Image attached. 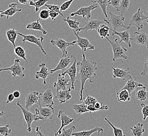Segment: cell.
<instances>
[{"instance_id": "1", "label": "cell", "mask_w": 148, "mask_h": 136, "mask_svg": "<svg viewBox=\"0 0 148 136\" xmlns=\"http://www.w3.org/2000/svg\"><path fill=\"white\" fill-rule=\"evenodd\" d=\"M83 59L77 63V78L81 83L80 90V101H83V91L85 88V84L87 80H89L91 83H94L95 78L97 76L96 72L98 70L97 63L96 62L89 61L86 59L85 54L83 52Z\"/></svg>"}, {"instance_id": "2", "label": "cell", "mask_w": 148, "mask_h": 136, "mask_svg": "<svg viewBox=\"0 0 148 136\" xmlns=\"http://www.w3.org/2000/svg\"><path fill=\"white\" fill-rule=\"evenodd\" d=\"M110 15V18L108 20H106L103 18L104 22L111 26L113 30L115 31H118L121 29H125V30H129L130 29V27L129 25H126L125 24V17L123 14L119 15L114 14L112 12H107V14Z\"/></svg>"}, {"instance_id": "3", "label": "cell", "mask_w": 148, "mask_h": 136, "mask_svg": "<svg viewBox=\"0 0 148 136\" xmlns=\"http://www.w3.org/2000/svg\"><path fill=\"white\" fill-rule=\"evenodd\" d=\"M106 39L108 41L111 45V47L112 49L113 52V59L112 61H115L118 59H123L125 60H128L130 59V57L126 55V52L128 50L125 48L123 46L120 45V43L118 42V39L114 40V41H111L109 39L108 37L106 38Z\"/></svg>"}, {"instance_id": "4", "label": "cell", "mask_w": 148, "mask_h": 136, "mask_svg": "<svg viewBox=\"0 0 148 136\" xmlns=\"http://www.w3.org/2000/svg\"><path fill=\"white\" fill-rule=\"evenodd\" d=\"M148 19V16L144 14L143 10L139 8L135 13L131 15L130 17V23L129 26H134L137 27L138 31L143 28V23Z\"/></svg>"}, {"instance_id": "5", "label": "cell", "mask_w": 148, "mask_h": 136, "mask_svg": "<svg viewBox=\"0 0 148 136\" xmlns=\"http://www.w3.org/2000/svg\"><path fill=\"white\" fill-rule=\"evenodd\" d=\"M54 95L50 88H47L46 91L40 93L38 104L42 107H49L54 108V102L53 101Z\"/></svg>"}, {"instance_id": "6", "label": "cell", "mask_w": 148, "mask_h": 136, "mask_svg": "<svg viewBox=\"0 0 148 136\" xmlns=\"http://www.w3.org/2000/svg\"><path fill=\"white\" fill-rule=\"evenodd\" d=\"M35 111L37 117V121L42 120L43 122H45L48 119L51 120L53 118L54 108L39 106L38 107L35 109Z\"/></svg>"}, {"instance_id": "7", "label": "cell", "mask_w": 148, "mask_h": 136, "mask_svg": "<svg viewBox=\"0 0 148 136\" xmlns=\"http://www.w3.org/2000/svg\"><path fill=\"white\" fill-rule=\"evenodd\" d=\"M20 59L16 57L14 60V63L13 65L10 67L6 68L0 69V72L3 71L10 70L12 72V75L14 77H20L21 78H23L25 76V74L24 73V71L25 70V68L21 66L20 65Z\"/></svg>"}, {"instance_id": "8", "label": "cell", "mask_w": 148, "mask_h": 136, "mask_svg": "<svg viewBox=\"0 0 148 136\" xmlns=\"http://www.w3.org/2000/svg\"><path fill=\"white\" fill-rule=\"evenodd\" d=\"M17 34L23 37L22 42H23V44H24L26 41H28L29 43L34 44L40 49L41 51L43 54H46L45 50L44 49L43 45H42V43L44 40L43 37L40 36L38 38L36 36L33 35H24L18 31H17Z\"/></svg>"}, {"instance_id": "9", "label": "cell", "mask_w": 148, "mask_h": 136, "mask_svg": "<svg viewBox=\"0 0 148 136\" xmlns=\"http://www.w3.org/2000/svg\"><path fill=\"white\" fill-rule=\"evenodd\" d=\"M90 5L86 7H81L77 10V11L73 12L71 14V17H77L78 16H81L85 20L90 19L91 17V12L92 10L97 8L98 6L91 2Z\"/></svg>"}, {"instance_id": "10", "label": "cell", "mask_w": 148, "mask_h": 136, "mask_svg": "<svg viewBox=\"0 0 148 136\" xmlns=\"http://www.w3.org/2000/svg\"><path fill=\"white\" fill-rule=\"evenodd\" d=\"M16 104L21 108V111L23 113L24 118L25 119L26 122L27 124V131L29 132H31L32 124V122L34 121L38 122L36 114L32 113L28 109H26L23 106H22V105H21V104L20 103L19 101L17 102Z\"/></svg>"}, {"instance_id": "11", "label": "cell", "mask_w": 148, "mask_h": 136, "mask_svg": "<svg viewBox=\"0 0 148 136\" xmlns=\"http://www.w3.org/2000/svg\"><path fill=\"white\" fill-rule=\"evenodd\" d=\"M71 58L74 60V63L69 68L67 69V70L64 72L62 73V75H65L66 74H68L71 79V88L72 90L75 89V82L77 78V60L76 58L74 56H71Z\"/></svg>"}, {"instance_id": "12", "label": "cell", "mask_w": 148, "mask_h": 136, "mask_svg": "<svg viewBox=\"0 0 148 136\" xmlns=\"http://www.w3.org/2000/svg\"><path fill=\"white\" fill-rule=\"evenodd\" d=\"M51 43L53 45L56 46L57 48L62 51V58H64L67 57V55L68 54V52L66 50L67 48L69 47V46H74L75 44L77 43V40H74L72 42H67L62 38H57L56 40L51 39Z\"/></svg>"}, {"instance_id": "13", "label": "cell", "mask_w": 148, "mask_h": 136, "mask_svg": "<svg viewBox=\"0 0 148 136\" xmlns=\"http://www.w3.org/2000/svg\"><path fill=\"white\" fill-rule=\"evenodd\" d=\"M103 22L100 20V18L97 20L87 19L84 23V26L80 28V31H84L87 34L88 31L92 30H97L99 28L100 26L103 24Z\"/></svg>"}, {"instance_id": "14", "label": "cell", "mask_w": 148, "mask_h": 136, "mask_svg": "<svg viewBox=\"0 0 148 136\" xmlns=\"http://www.w3.org/2000/svg\"><path fill=\"white\" fill-rule=\"evenodd\" d=\"M62 75L61 74H58L57 82H55L53 86L56 91L65 90L67 86L71 85V81L69 77Z\"/></svg>"}, {"instance_id": "15", "label": "cell", "mask_w": 148, "mask_h": 136, "mask_svg": "<svg viewBox=\"0 0 148 136\" xmlns=\"http://www.w3.org/2000/svg\"><path fill=\"white\" fill-rule=\"evenodd\" d=\"M130 40L139 45L146 46L148 49V35L145 32L135 31L132 36L130 37Z\"/></svg>"}, {"instance_id": "16", "label": "cell", "mask_w": 148, "mask_h": 136, "mask_svg": "<svg viewBox=\"0 0 148 136\" xmlns=\"http://www.w3.org/2000/svg\"><path fill=\"white\" fill-rule=\"evenodd\" d=\"M58 118L60 119L61 126L58 131H55L54 136H56L58 134L60 133L61 131L66 126L69 125L71 123L74 121V119L69 116V115H67L65 112H64L63 110H60L59 111L58 114Z\"/></svg>"}, {"instance_id": "17", "label": "cell", "mask_w": 148, "mask_h": 136, "mask_svg": "<svg viewBox=\"0 0 148 136\" xmlns=\"http://www.w3.org/2000/svg\"><path fill=\"white\" fill-rule=\"evenodd\" d=\"M73 32H74V35L76 36V37H77V45L82 49V52H85L87 50V49L94 50L95 48V46L90 43L89 40L87 38L79 37V34H77L74 30H73Z\"/></svg>"}, {"instance_id": "18", "label": "cell", "mask_w": 148, "mask_h": 136, "mask_svg": "<svg viewBox=\"0 0 148 136\" xmlns=\"http://www.w3.org/2000/svg\"><path fill=\"white\" fill-rule=\"evenodd\" d=\"M40 93L36 91H33L27 94L25 97V106H24L26 109L29 110L33 105L38 104Z\"/></svg>"}, {"instance_id": "19", "label": "cell", "mask_w": 148, "mask_h": 136, "mask_svg": "<svg viewBox=\"0 0 148 136\" xmlns=\"http://www.w3.org/2000/svg\"><path fill=\"white\" fill-rule=\"evenodd\" d=\"M73 58L70 57H66L64 58H62L60 60V62L58 63L57 66L53 69H51L50 70L51 73L53 74L56 71L61 70L62 72L65 71L69 65L71 63Z\"/></svg>"}, {"instance_id": "20", "label": "cell", "mask_w": 148, "mask_h": 136, "mask_svg": "<svg viewBox=\"0 0 148 136\" xmlns=\"http://www.w3.org/2000/svg\"><path fill=\"white\" fill-rule=\"evenodd\" d=\"M113 72L112 77L114 78H119L123 80H128L132 78L130 75V72L129 71V68L126 70H123L120 68H115L111 67Z\"/></svg>"}, {"instance_id": "21", "label": "cell", "mask_w": 148, "mask_h": 136, "mask_svg": "<svg viewBox=\"0 0 148 136\" xmlns=\"http://www.w3.org/2000/svg\"><path fill=\"white\" fill-rule=\"evenodd\" d=\"M110 31H112V35L113 38H114L115 35L118 36L120 38V39H121L120 40V43L123 41L126 44H127V45L128 46L129 48H131L132 45H131V44L130 33H129V31L128 30H125L124 31H121V32L115 31H114L112 29H110Z\"/></svg>"}, {"instance_id": "22", "label": "cell", "mask_w": 148, "mask_h": 136, "mask_svg": "<svg viewBox=\"0 0 148 136\" xmlns=\"http://www.w3.org/2000/svg\"><path fill=\"white\" fill-rule=\"evenodd\" d=\"M71 87H69L65 90L56 91V94L55 97L60 101V104L64 103L66 101L71 99L72 96L71 94Z\"/></svg>"}, {"instance_id": "23", "label": "cell", "mask_w": 148, "mask_h": 136, "mask_svg": "<svg viewBox=\"0 0 148 136\" xmlns=\"http://www.w3.org/2000/svg\"><path fill=\"white\" fill-rule=\"evenodd\" d=\"M40 68V71H37L35 73V78L36 79H39L40 78L43 80V83L46 84V79L49 76V69L46 66L45 63H42L39 65Z\"/></svg>"}, {"instance_id": "24", "label": "cell", "mask_w": 148, "mask_h": 136, "mask_svg": "<svg viewBox=\"0 0 148 136\" xmlns=\"http://www.w3.org/2000/svg\"><path fill=\"white\" fill-rule=\"evenodd\" d=\"M142 86H143L142 83L137 82L135 80H133L132 78H131L128 80L127 82L126 83L125 85L122 88V90H127L129 92V93L131 94V93L133 91L136 90L138 88Z\"/></svg>"}, {"instance_id": "25", "label": "cell", "mask_w": 148, "mask_h": 136, "mask_svg": "<svg viewBox=\"0 0 148 136\" xmlns=\"http://www.w3.org/2000/svg\"><path fill=\"white\" fill-rule=\"evenodd\" d=\"M98 132V136H99L100 133H103V128L96 127L89 131H80L78 132H75L72 134L73 136H91L93 133Z\"/></svg>"}, {"instance_id": "26", "label": "cell", "mask_w": 148, "mask_h": 136, "mask_svg": "<svg viewBox=\"0 0 148 136\" xmlns=\"http://www.w3.org/2000/svg\"><path fill=\"white\" fill-rule=\"evenodd\" d=\"M17 3H12L10 4L9 5V9L5 11H1V13L6 15L7 16V19H9V17L13 16L17 12H20L22 11V9L17 8Z\"/></svg>"}, {"instance_id": "27", "label": "cell", "mask_w": 148, "mask_h": 136, "mask_svg": "<svg viewBox=\"0 0 148 136\" xmlns=\"http://www.w3.org/2000/svg\"><path fill=\"white\" fill-rule=\"evenodd\" d=\"M26 29H32L35 31H39L43 35H47V32L44 29L43 26L41 25L40 22V19H38L37 20L33 21L31 23H29L26 26Z\"/></svg>"}, {"instance_id": "28", "label": "cell", "mask_w": 148, "mask_h": 136, "mask_svg": "<svg viewBox=\"0 0 148 136\" xmlns=\"http://www.w3.org/2000/svg\"><path fill=\"white\" fill-rule=\"evenodd\" d=\"M136 97L140 101H145L148 99V92L146 91V87L143 86L139 87L136 93Z\"/></svg>"}, {"instance_id": "29", "label": "cell", "mask_w": 148, "mask_h": 136, "mask_svg": "<svg viewBox=\"0 0 148 136\" xmlns=\"http://www.w3.org/2000/svg\"><path fill=\"white\" fill-rule=\"evenodd\" d=\"M132 136H143V133L145 131L143 129V123H137L133 127L130 128Z\"/></svg>"}, {"instance_id": "30", "label": "cell", "mask_w": 148, "mask_h": 136, "mask_svg": "<svg viewBox=\"0 0 148 136\" xmlns=\"http://www.w3.org/2000/svg\"><path fill=\"white\" fill-rule=\"evenodd\" d=\"M131 94L127 90H121L117 93V97L119 102L130 101Z\"/></svg>"}, {"instance_id": "31", "label": "cell", "mask_w": 148, "mask_h": 136, "mask_svg": "<svg viewBox=\"0 0 148 136\" xmlns=\"http://www.w3.org/2000/svg\"><path fill=\"white\" fill-rule=\"evenodd\" d=\"M87 106L88 105H86L83 103L82 104H74L73 105H72L71 107L78 115H81L87 112L90 113L87 109Z\"/></svg>"}, {"instance_id": "32", "label": "cell", "mask_w": 148, "mask_h": 136, "mask_svg": "<svg viewBox=\"0 0 148 136\" xmlns=\"http://www.w3.org/2000/svg\"><path fill=\"white\" fill-rule=\"evenodd\" d=\"M6 37H7L8 40L12 44L14 48H15L16 47L15 41H16L17 35H18L17 31L15 30L14 28L10 29L6 32Z\"/></svg>"}, {"instance_id": "33", "label": "cell", "mask_w": 148, "mask_h": 136, "mask_svg": "<svg viewBox=\"0 0 148 136\" xmlns=\"http://www.w3.org/2000/svg\"><path fill=\"white\" fill-rule=\"evenodd\" d=\"M63 21L67 23L70 28L73 29L77 33V34H79L80 32V28L79 27L80 23L79 21L76 20H71L69 17H67V18L63 19Z\"/></svg>"}, {"instance_id": "34", "label": "cell", "mask_w": 148, "mask_h": 136, "mask_svg": "<svg viewBox=\"0 0 148 136\" xmlns=\"http://www.w3.org/2000/svg\"><path fill=\"white\" fill-rule=\"evenodd\" d=\"M130 0H121L120 3L119 7L117 9V11L121 13V14H124L131 7Z\"/></svg>"}, {"instance_id": "35", "label": "cell", "mask_w": 148, "mask_h": 136, "mask_svg": "<svg viewBox=\"0 0 148 136\" xmlns=\"http://www.w3.org/2000/svg\"><path fill=\"white\" fill-rule=\"evenodd\" d=\"M108 2L109 0H95L94 1H91V2L100 7L103 14L105 15L106 18H108L107 7V6L108 5Z\"/></svg>"}, {"instance_id": "36", "label": "cell", "mask_w": 148, "mask_h": 136, "mask_svg": "<svg viewBox=\"0 0 148 136\" xmlns=\"http://www.w3.org/2000/svg\"><path fill=\"white\" fill-rule=\"evenodd\" d=\"M110 30V29L108 26L106 25L105 24H101L99 28L97 29L98 33L99 34L100 37L102 39L106 37H109L110 35L109 34V31Z\"/></svg>"}, {"instance_id": "37", "label": "cell", "mask_w": 148, "mask_h": 136, "mask_svg": "<svg viewBox=\"0 0 148 136\" xmlns=\"http://www.w3.org/2000/svg\"><path fill=\"white\" fill-rule=\"evenodd\" d=\"M49 0H38L36 2L34 1H30L29 3V5L30 6H33L35 7V12L37 13L39 11L40 8L42 7L43 6L45 5V4L49 1Z\"/></svg>"}, {"instance_id": "38", "label": "cell", "mask_w": 148, "mask_h": 136, "mask_svg": "<svg viewBox=\"0 0 148 136\" xmlns=\"http://www.w3.org/2000/svg\"><path fill=\"white\" fill-rule=\"evenodd\" d=\"M14 53L17 56L24 60L26 63H28V61H27L26 57L25 51L24 48H22L21 46H18L14 48Z\"/></svg>"}, {"instance_id": "39", "label": "cell", "mask_w": 148, "mask_h": 136, "mask_svg": "<svg viewBox=\"0 0 148 136\" xmlns=\"http://www.w3.org/2000/svg\"><path fill=\"white\" fill-rule=\"evenodd\" d=\"M76 129V127L75 126H71V127L67 129H65L64 128L61 131V133L58 134L56 136H71Z\"/></svg>"}, {"instance_id": "40", "label": "cell", "mask_w": 148, "mask_h": 136, "mask_svg": "<svg viewBox=\"0 0 148 136\" xmlns=\"http://www.w3.org/2000/svg\"><path fill=\"white\" fill-rule=\"evenodd\" d=\"M105 120L106 122L108 123L110 126H111L112 128L113 129L114 131V136H125V135L123 134V131L121 129H120L114 126L113 124H112L110 121L108 119H107V118H105Z\"/></svg>"}, {"instance_id": "41", "label": "cell", "mask_w": 148, "mask_h": 136, "mask_svg": "<svg viewBox=\"0 0 148 136\" xmlns=\"http://www.w3.org/2000/svg\"><path fill=\"white\" fill-rule=\"evenodd\" d=\"M45 6H46L49 11H53L56 12L59 14L62 17H64V15L62 13V12L60 11V6L57 5L56 4H45Z\"/></svg>"}, {"instance_id": "42", "label": "cell", "mask_w": 148, "mask_h": 136, "mask_svg": "<svg viewBox=\"0 0 148 136\" xmlns=\"http://www.w3.org/2000/svg\"><path fill=\"white\" fill-rule=\"evenodd\" d=\"M86 92L87 97H86V99H83L84 100V103L87 105L95 104L97 102V99L94 97L89 95V94L88 93V92H87V91H86Z\"/></svg>"}, {"instance_id": "43", "label": "cell", "mask_w": 148, "mask_h": 136, "mask_svg": "<svg viewBox=\"0 0 148 136\" xmlns=\"http://www.w3.org/2000/svg\"><path fill=\"white\" fill-rule=\"evenodd\" d=\"M9 125L0 127V134L3 136H8L12 133V129L9 128Z\"/></svg>"}, {"instance_id": "44", "label": "cell", "mask_w": 148, "mask_h": 136, "mask_svg": "<svg viewBox=\"0 0 148 136\" xmlns=\"http://www.w3.org/2000/svg\"><path fill=\"white\" fill-rule=\"evenodd\" d=\"M94 106L95 108L97 109V111H102V110H108L109 107L107 105H103V102L100 103L99 102L97 101L95 104Z\"/></svg>"}, {"instance_id": "45", "label": "cell", "mask_w": 148, "mask_h": 136, "mask_svg": "<svg viewBox=\"0 0 148 136\" xmlns=\"http://www.w3.org/2000/svg\"><path fill=\"white\" fill-rule=\"evenodd\" d=\"M40 18L43 20H47L49 17V10H43L40 12L39 14Z\"/></svg>"}, {"instance_id": "46", "label": "cell", "mask_w": 148, "mask_h": 136, "mask_svg": "<svg viewBox=\"0 0 148 136\" xmlns=\"http://www.w3.org/2000/svg\"><path fill=\"white\" fill-rule=\"evenodd\" d=\"M142 106V114L143 115V120H145L148 117V105L145 104H141Z\"/></svg>"}, {"instance_id": "47", "label": "cell", "mask_w": 148, "mask_h": 136, "mask_svg": "<svg viewBox=\"0 0 148 136\" xmlns=\"http://www.w3.org/2000/svg\"><path fill=\"white\" fill-rule=\"evenodd\" d=\"M75 0H67L65 2L63 3L62 5L60 6V11L62 12L65 11L67 10L71 5V3Z\"/></svg>"}, {"instance_id": "48", "label": "cell", "mask_w": 148, "mask_h": 136, "mask_svg": "<svg viewBox=\"0 0 148 136\" xmlns=\"http://www.w3.org/2000/svg\"><path fill=\"white\" fill-rule=\"evenodd\" d=\"M148 74V57H147L145 60L144 65L143 71L141 73V75L142 76H146Z\"/></svg>"}, {"instance_id": "49", "label": "cell", "mask_w": 148, "mask_h": 136, "mask_svg": "<svg viewBox=\"0 0 148 136\" xmlns=\"http://www.w3.org/2000/svg\"><path fill=\"white\" fill-rule=\"evenodd\" d=\"M120 2L121 0H109L108 5H110L111 7H114L117 10L119 7Z\"/></svg>"}, {"instance_id": "50", "label": "cell", "mask_w": 148, "mask_h": 136, "mask_svg": "<svg viewBox=\"0 0 148 136\" xmlns=\"http://www.w3.org/2000/svg\"><path fill=\"white\" fill-rule=\"evenodd\" d=\"M59 13L53 11H49V17H51L52 20H55L56 18L58 17Z\"/></svg>"}, {"instance_id": "51", "label": "cell", "mask_w": 148, "mask_h": 136, "mask_svg": "<svg viewBox=\"0 0 148 136\" xmlns=\"http://www.w3.org/2000/svg\"><path fill=\"white\" fill-rule=\"evenodd\" d=\"M14 99L15 97L13 93L10 94H9L8 97V99H7V101H6V104H9V103H12V102H13V101L14 100Z\"/></svg>"}, {"instance_id": "52", "label": "cell", "mask_w": 148, "mask_h": 136, "mask_svg": "<svg viewBox=\"0 0 148 136\" xmlns=\"http://www.w3.org/2000/svg\"><path fill=\"white\" fill-rule=\"evenodd\" d=\"M87 109L89 111L90 113L91 112H97V109L95 108V106H94V104H92V105H88L87 106Z\"/></svg>"}, {"instance_id": "53", "label": "cell", "mask_w": 148, "mask_h": 136, "mask_svg": "<svg viewBox=\"0 0 148 136\" xmlns=\"http://www.w3.org/2000/svg\"><path fill=\"white\" fill-rule=\"evenodd\" d=\"M35 131L37 135L39 136H45L40 131V128L39 127H36L35 129Z\"/></svg>"}, {"instance_id": "54", "label": "cell", "mask_w": 148, "mask_h": 136, "mask_svg": "<svg viewBox=\"0 0 148 136\" xmlns=\"http://www.w3.org/2000/svg\"><path fill=\"white\" fill-rule=\"evenodd\" d=\"M13 95H14V97L15 99H18V98H19L20 97V95H21L20 92L18 91H14V92H13Z\"/></svg>"}, {"instance_id": "55", "label": "cell", "mask_w": 148, "mask_h": 136, "mask_svg": "<svg viewBox=\"0 0 148 136\" xmlns=\"http://www.w3.org/2000/svg\"><path fill=\"white\" fill-rule=\"evenodd\" d=\"M29 1V0H18V2L21 3V4L25 5V4H27Z\"/></svg>"}, {"instance_id": "56", "label": "cell", "mask_w": 148, "mask_h": 136, "mask_svg": "<svg viewBox=\"0 0 148 136\" xmlns=\"http://www.w3.org/2000/svg\"><path fill=\"white\" fill-rule=\"evenodd\" d=\"M4 114H5V112L4 111L0 112V117H2L4 115Z\"/></svg>"}, {"instance_id": "57", "label": "cell", "mask_w": 148, "mask_h": 136, "mask_svg": "<svg viewBox=\"0 0 148 136\" xmlns=\"http://www.w3.org/2000/svg\"><path fill=\"white\" fill-rule=\"evenodd\" d=\"M4 16H5L4 15L2 14L1 13V11H0V17H3Z\"/></svg>"}, {"instance_id": "58", "label": "cell", "mask_w": 148, "mask_h": 136, "mask_svg": "<svg viewBox=\"0 0 148 136\" xmlns=\"http://www.w3.org/2000/svg\"><path fill=\"white\" fill-rule=\"evenodd\" d=\"M146 22H147V23H148V20H147V21H146Z\"/></svg>"}, {"instance_id": "59", "label": "cell", "mask_w": 148, "mask_h": 136, "mask_svg": "<svg viewBox=\"0 0 148 136\" xmlns=\"http://www.w3.org/2000/svg\"><path fill=\"white\" fill-rule=\"evenodd\" d=\"M34 1V2H36V1H37L38 0H33Z\"/></svg>"}]
</instances>
